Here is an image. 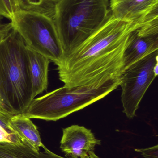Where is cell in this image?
I'll use <instances>...</instances> for the list:
<instances>
[{
  "label": "cell",
  "instance_id": "3957f363",
  "mask_svg": "<svg viewBox=\"0 0 158 158\" xmlns=\"http://www.w3.org/2000/svg\"><path fill=\"white\" fill-rule=\"evenodd\" d=\"M109 7V0H59L55 3L53 20L64 59L102 26L111 14Z\"/></svg>",
  "mask_w": 158,
  "mask_h": 158
},
{
  "label": "cell",
  "instance_id": "ba28073f",
  "mask_svg": "<svg viewBox=\"0 0 158 158\" xmlns=\"http://www.w3.org/2000/svg\"><path fill=\"white\" fill-rule=\"evenodd\" d=\"M101 144L90 129L72 125L63 129L60 148L66 158H99L95 149Z\"/></svg>",
  "mask_w": 158,
  "mask_h": 158
},
{
  "label": "cell",
  "instance_id": "2e32d148",
  "mask_svg": "<svg viewBox=\"0 0 158 158\" xmlns=\"http://www.w3.org/2000/svg\"><path fill=\"white\" fill-rule=\"evenodd\" d=\"M2 17L0 16V44L7 37L13 29L11 22L3 23L2 21Z\"/></svg>",
  "mask_w": 158,
  "mask_h": 158
},
{
  "label": "cell",
  "instance_id": "9a60e30c",
  "mask_svg": "<svg viewBox=\"0 0 158 158\" xmlns=\"http://www.w3.org/2000/svg\"><path fill=\"white\" fill-rule=\"evenodd\" d=\"M135 151L141 153L144 158H158V146L143 149H136Z\"/></svg>",
  "mask_w": 158,
  "mask_h": 158
},
{
  "label": "cell",
  "instance_id": "4fadbf2b",
  "mask_svg": "<svg viewBox=\"0 0 158 158\" xmlns=\"http://www.w3.org/2000/svg\"><path fill=\"white\" fill-rule=\"evenodd\" d=\"M19 10L36 11L53 19L55 3L50 0H17Z\"/></svg>",
  "mask_w": 158,
  "mask_h": 158
},
{
  "label": "cell",
  "instance_id": "30bf717a",
  "mask_svg": "<svg viewBox=\"0 0 158 158\" xmlns=\"http://www.w3.org/2000/svg\"><path fill=\"white\" fill-rule=\"evenodd\" d=\"M8 125L10 130L17 135L23 143L29 146L33 150L39 152L40 148L43 149L45 148L42 143L37 126L30 118L23 114L12 116L8 121Z\"/></svg>",
  "mask_w": 158,
  "mask_h": 158
},
{
  "label": "cell",
  "instance_id": "5bb4252c",
  "mask_svg": "<svg viewBox=\"0 0 158 158\" xmlns=\"http://www.w3.org/2000/svg\"><path fill=\"white\" fill-rule=\"evenodd\" d=\"M22 143L17 135L9 133L0 126V143Z\"/></svg>",
  "mask_w": 158,
  "mask_h": 158
},
{
  "label": "cell",
  "instance_id": "6da1fadb",
  "mask_svg": "<svg viewBox=\"0 0 158 158\" xmlns=\"http://www.w3.org/2000/svg\"><path fill=\"white\" fill-rule=\"evenodd\" d=\"M150 21V20H149ZM127 22L110 14L102 26L57 66L59 78L72 87L105 77H120L131 32L148 21Z\"/></svg>",
  "mask_w": 158,
  "mask_h": 158
},
{
  "label": "cell",
  "instance_id": "ac0fdd59",
  "mask_svg": "<svg viewBox=\"0 0 158 158\" xmlns=\"http://www.w3.org/2000/svg\"><path fill=\"white\" fill-rule=\"evenodd\" d=\"M6 7L12 18V15L19 10L17 0H2Z\"/></svg>",
  "mask_w": 158,
  "mask_h": 158
},
{
  "label": "cell",
  "instance_id": "7c38bea8",
  "mask_svg": "<svg viewBox=\"0 0 158 158\" xmlns=\"http://www.w3.org/2000/svg\"><path fill=\"white\" fill-rule=\"evenodd\" d=\"M39 152L25 143H0L1 158H40Z\"/></svg>",
  "mask_w": 158,
  "mask_h": 158
},
{
  "label": "cell",
  "instance_id": "e0dca14e",
  "mask_svg": "<svg viewBox=\"0 0 158 158\" xmlns=\"http://www.w3.org/2000/svg\"><path fill=\"white\" fill-rule=\"evenodd\" d=\"M12 116L13 115L6 113L0 110V126L9 133L16 134L13 131H11L8 127V121Z\"/></svg>",
  "mask_w": 158,
  "mask_h": 158
},
{
  "label": "cell",
  "instance_id": "d6986e66",
  "mask_svg": "<svg viewBox=\"0 0 158 158\" xmlns=\"http://www.w3.org/2000/svg\"><path fill=\"white\" fill-rule=\"evenodd\" d=\"M44 151L43 152L39 151V156L40 158H67L60 156L53 152H51L46 147L44 148Z\"/></svg>",
  "mask_w": 158,
  "mask_h": 158
},
{
  "label": "cell",
  "instance_id": "ffe728a7",
  "mask_svg": "<svg viewBox=\"0 0 158 158\" xmlns=\"http://www.w3.org/2000/svg\"><path fill=\"white\" fill-rule=\"evenodd\" d=\"M0 16L11 19V16L8 13L2 0H0Z\"/></svg>",
  "mask_w": 158,
  "mask_h": 158
},
{
  "label": "cell",
  "instance_id": "9c48e42d",
  "mask_svg": "<svg viewBox=\"0 0 158 158\" xmlns=\"http://www.w3.org/2000/svg\"><path fill=\"white\" fill-rule=\"evenodd\" d=\"M112 15L127 22H144L158 18V0H110Z\"/></svg>",
  "mask_w": 158,
  "mask_h": 158
},
{
  "label": "cell",
  "instance_id": "52a82bcc",
  "mask_svg": "<svg viewBox=\"0 0 158 158\" xmlns=\"http://www.w3.org/2000/svg\"><path fill=\"white\" fill-rule=\"evenodd\" d=\"M156 50H158V18L147 22L131 32L123 53V71Z\"/></svg>",
  "mask_w": 158,
  "mask_h": 158
},
{
  "label": "cell",
  "instance_id": "44dd1931",
  "mask_svg": "<svg viewBox=\"0 0 158 158\" xmlns=\"http://www.w3.org/2000/svg\"><path fill=\"white\" fill-rule=\"evenodd\" d=\"M50 1H52V2H53L56 3V2H57L58 1H59V0H50Z\"/></svg>",
  "mask_w": 158,
  "mask_h": 158
},
{
  "label": "cell",
  "instance_id": "7402d4cb",
  "mask_svg": "<svg viewBox=\"0 0 158 158\" xmlns=\"http://www.w3.org/2000/svg\"></svg>",
  "mask_w": 158,
  "mask_h": 158
},
{
  "label": "cell",
  "instance_id": "277c9868",
  "mask_svg": "<svg viewBox=\"0 0 158 158\" xmlns=\"http://www.w3.org/2000/svg\"><path fill=\"white\" fill-rule=\"evenodd\" d=\"M121 81V77H105L83 85H64L33 99L22 114L30 119L56 121L104 98Z\"/></svg>",
  "mask_w": 158,
  "mask_h": 158
},
{
  "label": "cell",
  "instance_id": "5b68a950",
  "mask_svg": "<svg viewBox=\"0 0 158 158\" xmlns=\"http://www.w3.org/2000/svg\"><path fill=\"white\" fill-rule=\"evenodd\" d=\"M10 22L28 48L42 55L57 65L64 53L53 19L36 11L19 10Z\"/></svg>",
  "mask_w": 158,
  "mask_h": 158
},
{
  "label": "cell",
  "instance_id": "8fae6325",
  "mask_svg": "<svg viewBox=\"0 0 158 158\" xmlns=\"http://www.w3.org/2000/svg\"><path fill=\"white\" fill-rule=\"evenodd\" d=\"M27 52L29 61L32 96L34 99L36 96L47 89L48 68L50 60L28 47Z\"/></svg>",
  "mask_w": 158,
  "mask_h": 158
},
{
  "label": "cell",
  "instance_id": "8992f818",
  "mask_svg": "<svg viewBox=\"0 0 158 158\" xmlns=\"http://www.w3.org/2000/svg\"><path fill=\"white\" fill-rule=\"evenodd\" d=\"M158 74V50L133 63L121 76L123 111L132 119L146 92Z\"/></svg>",
  "mask_w": 158,
  "mask_h": 158
},
{
  "label": "cell",
  "instance_id": "7a4b0ae2",
  "mask_svg": "<svg viewBox=\"0 0 158 158\" xmlns=\"http://www.w3.org/2000/svg\"><path fill=\"white\" fill-rule=\"evenodd\" d=\"M33 99L27 46L13 29L0 44V110L22 114Z\"/></svg>",
  "mask_w": 158,
  "mask_h": 158
}]
</instances>
